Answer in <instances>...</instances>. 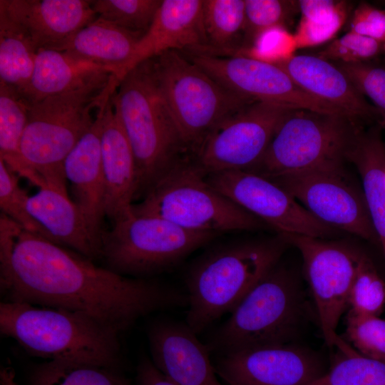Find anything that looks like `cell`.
Returning a JSON list of instances; mask_svg holds the SVG:
<instances>
[{"mask_svg":"<svg viewBox=\"0 0 385 385\" xmlns=\"http://www.w3.org/2000/svg\"><path fill=\"white\" fill-rule=\"evenodd\" d=\"M93 262L1 214L4 301L85 313L120 334L150 313L188 305L187 293L155 280L122 275Z\"/></svg>","mask_w":385,"mask_h":385,"instance_id":"6da1fadb","label":"cell"},{"mask_svg":"<svg viewBox=\"0 0 385 385\" xmlns=\"http://www.w3.org/2000/svg\"><path fill=\"white\" fill-rule=\"evenodd\" d=\"M0 332L46 361L121 366L120 334L85 313L3 301Z\"/></svg>","mask_w":385,"mask_h":385,"instance_id":"7a4b0ae2","label":"cell"},{"mask_svg":"<svg viewBox=\"0 0 385 385\" xmlns=\"http://www.w3.org/2000/svg\"><path fill=\"white\" fill-rule=\"evenodd\" d=\"M275 238L237 242L213 248L197 258L185 277V323L197 334L232 312L278 262L287 246Z\"/></svg>","mask_w":385,"mask_h":385,"instance_id":"3957f363","label":"cell"},{"mask_svg":"<svg viewBox=\"0 0 385 385\" xmlns=\"http://www.w3.org/2000/svg\"><path fill=\"white\" fill-rule=\"evenodd\" d=\"M112 98L134 155L137 195L145 194L186 149L159 88L152 58L129 71Z\"/></svg>","mask_w":385,"mask_h":385,"instance_id":"277c9868","label":"cell"},{"mask_svg":"<svg viewBox=\"0 0 385 385\" xmlns=\"http://www.w3.org/2000/svg\"><path fill=\"white\" fill-rule=\"evenodd\" d=\"M119 81L29 102L21 155L41 188L67 194L64 162L94 123L100 107ZM68 195V194H67Z\"/></svg>","mask_w":385,"mask_h":385,"instance_id":"5b68a950","label":"cell"},{"mask_svg":"<svg viewBox=\"0 0 385 385\" xmlns=\"http://www.w3.org/2000/svg\"><path fill=\"white\" fill-rule=\"evenodd\" d=\"M305 300L294 273L279 262L209 337L212 354L289 343L304 317Z\"/></svg>","mask_w":385,"mask_h":385,"instance_id":"8992f818","label":"cell"},{"mask_svg":"<svg viewBox=\"0 0 385 385\" xmlns=\"http://www.w3.org/2000/svg\"><path fill=\"white\" fill-rule=\"evenodd\" d=\"M132 212L193 231L219 233L270 228L214 189L195 161L183 159L146 191L140 202L133 204Z\"/></svg>","mask_w":385,"mask_h":385,"instance_id":"52a82bcc","label":"cell"},{"mask_svg":"<svg viewBox=\"0 0 385 385\" xmlns=\"http://www.w3.org/2000/svg\"><path fill=\"white\" fill-rule=\"evenodd\" d=\"M152 62L183 142L195 153L217 124L256 101L227 88L180 51L163 53Z\"/></svg>","mask_w":385,"mask_h":385,"instance_id":"ba28073f","label":"cell"},{"mask_svg":"<svg viewBox=\"0 0 385 385\" xmlns=\"http://www.w3.org/2000/svg\"><path fill=\"white\" fill-rule=\"evenodd\" d=\"M359 123L339 115L292 109L276 130L260 162L247 170L267 178L344 165Z\"/></svg>","mask_w":385,"mask_h":385,"instance_id":"9c48e42d","label":"cell"},{"mask_svg":"<svg viewBox=\"0 0 385 385\" xmlns=\"http://www.w3.org/2000/svg\"><path fill=\"white\" fill-rule=\"evenodd\" d=\"M219 233L184 229L164 219L133 213L104 230L106 268L122 275L145 276L174 267Z\"/></svg>","mask_w":385,"mask_h":385,"instance_id":"30bf717a","label":"cell"},{"mask_svg":"<svg viewBox=\"0 0 385 385\" xmlns=\"http://www.w3.org/2000/svg\"><path fill=\"white\" fill-rule=\"evenodd\" d=\"M300 252L325 343L337 349L347 342L337 330L349 307V297L361 252L342 242L301 235H280Z\"/></svg>","mask_w":385,"mask_h":385,"instance_id":"8fae6325","label":"cell"},{"mask_svg":"<svg viewBox=\"0 0 385 385\" xmlns=\"http://www.w3.org/2000/svg\"><path fill=\"white\" fill-rule=\"evenodd\" d=\"M294 108L256 101L217 124L195 153L205 175L250 170L262 159L278 126Z\"/></svg>","mask_w":385,"mask_h":385,"instance_id":"7c38bea8","label":"cell"},{"mask_svg":"<svg viewBox=\"0 0 385 385\" xmlns=\"http://www.w3.org/2000/svg\"><path fill=\"white\" fill-rule=\"evenodd\" d=\"M302 203L321 222L366 240L379 242L363 190L344 165L312 169L269 178Z\"/></svg>","mask_w":385,"mask_h":385,"instance_id":"4fadbf2b","label":"cell"},{"mask_svg":"<svg viewBox=\"0 0 385 385\" xmlns=\"http://www.w3.org/2000/svg\"><path fill=\"white\" fill-rule=\"evenodd\" d=\"M217 192L260 218L279 235L327 239L340 230L321 222L274 181L242 170L206 175Z\"/></svg>","mask_w":385,"mask_h":385,"instance_id":"5bb4252c","label":"cell"},{"mask_svg":"<svg viewBox=\"0 0 385 385\" xmlns=\"http://www.w3.org/2000/svg\"><path fill=\"white\" fill-rule=\"evenodd\" d=\"M188 53V58L215 81L240 95L294 109L344 115L307 93L274 64L240 55L225 56L200 51Z\"/></svg>","mask_w":385,"mask_h":385,"instance_id":"9a60e30c","label":"cell"},{"mask_svg":"<svg viewBox=\"0 0 385 385\" xmlns=\"http://www.w3.org/2000/svg\"><path fill=\"white\" fill-rule=\"evenodd\" d=\"M214 366L227 385H306L327 370L318 354L290 343L217 354Z\"/></svg>","mask_w":385,"mask_h":385,"instance_id":"2e32d148","label":"cell"},{"mask_svg":"<svg viewBox=\"0 0 385 385\" xmlns=\"http://www.w3.org/2000/svg\"><path fill=\"white\" fill-rule=\"evenodd\" d=\"M151 361L176 385H222L210 352L186 323L155 321L148 327Z\"/></svg>","mask_w":385,"mask_h":385,"instance_id":"e0dca14e","label":"cell"},{"mask_svg":"<svg viewBox=\"0 0 385 385\" xmlns=\"http://www.w3.org/2000/svg\"><path fill=\"white\" fill-rule=\"evenodd\" d=\"M38 50L53 49L98 18L88 0H0Z\"/></svg>","mask_w":385,"mask_h":385,"instance_id":"ac0fdd59","label":"cell"},{"mask_svg":"<svg viewBox=\"0 0 385 385\" xmlns=\"http://www.w3.org/2000/svg\"><path fill=\"white\" fill-rule=\"evenodd\" d=\"M202 8L203 0H162L150 26L138 41L123 77L138 64L169 51H204L207 41Z\"/></svg>","mask_w":385,"mask_h":385,"instance_id":"d6986e66","label":"cell"},{"mask_svg":"<svg viewBox=\"0 0 385 385\" xmlns=\"http://www.w3.org/2000/svg\"><path fill=\"white\" fill-rule=\"evenodd\" d=\"M304 91L359 123L377 119L376 108L332 62L316 55L293 54L275 63Z\"/></svg>","mask_w":385,"mask_h":385,"instance_id":"ffe728a7","label":"cell"},{"mask_svg":"<svg viewBox=\"0 0 385 385\" xmlns=\"http://www.w3.org/2000/svg\"><path fill=\"white\" fill-rule=\"evenodd\" d=\"M106 101L98 109L91 128L77 143L64 162V173L66 180L71 184L73 202L86 220L92 235L101 245V238L105 230L103 222L106 217L101 133Z\"/></svg>","mask_w":385,"mask_h":385,"instance_id":"44dd1931","label":"cell"},{"mask_svg":"<svg viewBox=\"0 0 385 385\" xmlns=\"http://www.w3.org/2000/svg\"><path fill=\"white\" fill-rule=\"evenodd\" d=\"M113 93L104 106L101 133L105 215L112 224L133 214L138 191L135 161L114 107Z\"/></svg>","mask_w":385,"mask_h":385,"instance_id":"7402d4cb","label":"cell"},{"mask_svg":"<svg viewBox=\"0 0 385 385\" xmlns=\"http://www.w3.org/2000/svg\"><path fill=\"white\" fill-rule=\"evenodd\" d=\"M118 81L108 68L54 49L38 51L26 98L36 101L78 90L103 87Z\"/></svg>","mask_w":385,"mask_h":385,"instance_id":"603a6c76","label":"cell"},{"mask_svg":"<svg viewBox=\"0 0 385 385\" xmlns=\"http://www.w3.org/2000/svg\"><path fill=\"white\" fill-rule=\"evenodd\" d=\"M27 209L59 245H66L93 261L101 260V245L67 194L49 188H39L29 197Z\"/></svg>","mask_w":385,"mask_h":385,"instance_id":"cb8c5ba5","label":"cell"},{"mask_svg":"<svg viewBox=\"0 0 385 385\" xmlns=\"http://www.w3.org/2000/svg\"><path fill=\"white\" fill-rule=\"evenodd\" d=\"M143 36L98 17L53 49L106 66L120 81Z\"/></svg>","mask_w":385,"mask_h":385,"instance_id":"d4e9b609","label":"cell"},{"mask_svg":"<svg viewBox=\"0 0 385 385\" xmlns=\"http://www.w3.org/2000/svg\"><path fill=\"white\" fill-rule=\"evenodd\" d=\"M378 124L359 128L346 152V161L357 169L361 179L372 225L385 259V143Z\"/></svg>","mask_w":385,"mask_h":385,"instance_id":"484cf974","label":"cell"},{"mask_svg":"<svg viewBox=\"0 0 385 385\" xmlns=\"http://www.w3.org/2000/svg\"><path fill=\"white\" fill-rule=\"evenodd\" d=\"M29 101L14 88L0 83V159L19 177L41 188L38 178L21 153V138L29 115Z\"/></svg>","mask_w":385,"mask_h":385,"instance_id":"4316f807","label":"cell"},{"mask_svg":"<svg viewBox=\"0 0 385 385\" xmlns=\"http://www.w3.org/2000/svg\"><path fill=\"white\" fill-rule=\"evenodd\" d=\"M38 51L24 31L0 10V83L26 98Z\"/></svg>","mask_w":385,"mask_h":385,"instance_id":"83f0119b","label":"cell"},{"mask_svg":"<svg viewBox=\"0 0 385 385\" xmlns=\"http://www.w3.org/2000/svg\"><path fill=\"white\" fill-rule=\"evenodd\" d=\"M245 0H203L202 21L207 53H232L242 48L245 23Z\"/></svg>","mask_w":385,"mask_h":385,"instance_id":"f1b7e54d","label":"cell"},{"mask_svg":"<svg viewBox=\"0 0 385 385\" xmlns=\"http://www.w3.org/2000/svg\"><path fill=\"white\" fill-rule=\"evenodd\" d=\"M27 385H132L120 368L93 364L45 361L29 371Z\"/></svg>","mask_w":385,"mask_h":385,"instance_id":"f546056e","label":"cell"},{"mask_svg":"<svg viewBox=\"0 0 385 385\" xmlns=\"http://www.w3.org/2000/svg\"><path fill=\"white\" fill-rule=\"evenodd\" d=\"M319 377L306 385H385V361L365 356L351 346Z\"/></svg>","mask_w":385,"mask_h":385,"instance_id":"4dcf8cb0","label":"cell"},{"mask_svg":"<svg viewBox=\"0 0 385 385\" xmlns=\"http://www.w3.org/2000/svg\"><path fill=\"white\" fill-rule=\"evenodd\" d=\"M245 23L242 51L250 47L262 32L286 25L299 11L292 0H245Z\"/></svg>","mask_w":385,"mask_h":385,"instance_id":"1f68e13d","label":"cell"},{"mask_svg":"<svg viewBox=\"0 0 385 385\" xmlns=\"http://www.w3.org/2000/svg\"><path fill=\"white\" fill-rule=\"evenodd\" d=\"M162 0H93L98 18L126 30L144 34L150 26Z\"/></svg>","mask_w":385,"mask_h":385,"instance_id":"d6a6232c","label":"cell"},{"mask_svg":"<svg viewBox=\"0 0 385 385\" xmlns=\"http://www.w3.org/2000/svg\"><path fill=\"white\" fill-rule=\"evenodd\" d=\"M385 305V282L371 259L361 254L349 297V312L379 316Z\"/></svg>","mask_w":385,"mask_h":385,"instance_id":"836d02e7","label":"cell"},{"mask_svg":"<svg viewBox=\"0 0 385 385\" xmlns=\"http://www.w3.org/2000/svg\"><path fill=\"white\" fill-rule=\"evenodd\" d=\"M29 195L19 184V176L0 159V207L2 214L26 230L58 245L27 209Z\"/></svg>","mask_w":385,"mask_h":385,"instance_id":"e575fe53","label":"cell"},{"mask_svg":"<svg viewBox=\"0 0 385 385\" xmlns=\"http://www.w3.org/2000/svg\"><path fill=\"white\" fill-rule=\"evenodd\" d=\"M346 335L359 354L385 361V319L348 312Z\"/></svg>","mask_w":385,"mask_h":385,"instance_id":"d590c367","label":"cell"},{"mask_svg":"<svg viewBox=\"0 0 385 385\" xmlns=\"http://www.w3.org/2000/svg\"><path fill=\"white\" fill-rule=\"evenodd\" d=\"M334 63L379 113V125L385 127V68L369 62Z\"/></svg>","mask_w":385,"mask_h":385,"instance_id":"8d00e7d4","label":"cell"},{"mask_svg":"<svg viewBox=\"0 0 385 385\" xmlns=\"http://www.w3.org/2000/svg\"><path fill=\"white\" fill-rule=\"evenodd\" d=\"M383 43L369 37L348 31L335 38L316 56L331 62H369L382 52Z\"/></svg>","mask_w":385,"mask_h":385,"instance_id":"74e56055","label":"cell"},{"mask_svg":"<svg viewBox=\"0 0 385 385\" xmlns=\"http://www.w3.org/2000/svg\"><path fill=\"white\" fill-rule=\"evenodd\" d=\"M296 49L294 35L286 28L276 27L262 32L250 47L236 55L275 64L294 54Z\"/></svg>","mask_w":385,"mask_h":385,"instance_id":"f35d334b","label":"cell"},{"mask_svg":"<svg viewBox=\"0 0 385 385\" xmlns=\"http://www.w3.org/2000/svg\"><path fill=\"white\" fill-rule=\"evenodd\" d=\"M383 43L385 38V10L363 2L353 11L349 31Z\"/></svg>","mask_w":385,"mask_h":385,"instance_id":"ab89813d","label":"cell"},{"mask_svg":"<svg viewBox=\"0 0 385 385\" xmlns=\"http://www.w3.org/2000/svg\"><path fill=\"white\" fill-rule=\"evenodd\" d=\"M347 18L343 16L328 24H316L301 18L294 35L297 48L316 46L332 40Z\"/></svg>","mask_w":385,"mask_h":385,"instance_id":"60d3db41","label":"cell"},{"mask_svg":"<svg viewBox=\"0 0 385 385\" xmlns=\"http://www.w3.org/2000/svg\"><path fill=\"white\" fill-rule=\"evenodd\" d=\"M302 18L316 24L331 23L341 17L348 16V3L344 1L300 0Z\"/></svg>","mask_w":385,"mask_h":385,"instance_id":"b9f144b4","label":"cell"},{"mask_svg":"<svg viewBox=\"0 0 385 385\" xmlns=\"http://www.w3.org/2000/svg\"><path fill=\"white\" fill-rule=\"evenodd\" d=\"M135 385H176L167 379L148 356L142 357L138 364Z\"/></svg>","mask_w":385,"mask_h":385,"instance_id":"7bdbcfd3","label":"cell"},{"mask_svg":"<svg viewBox=\"0 0 385 385\" xmlns=\"http://www.w3.org/2000/svg\"><path fill=\"white\" fill-rule=\"evenodd\" d=\"M382 52L384 53V54L385 56V38H384V41L383 42Z\"/></svg>","mask_w":385,"mask_h":385,"instance_id":"ee69618b","label":"cell"}]
</instances>
